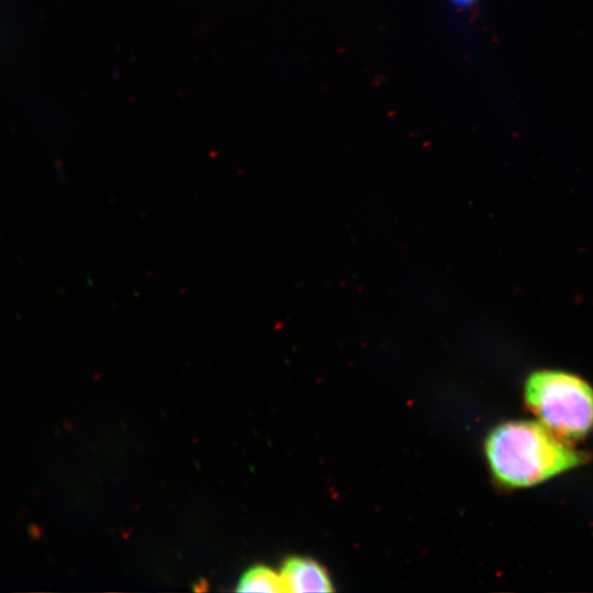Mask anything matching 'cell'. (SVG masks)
<instances>
[{
	"mask_svg": "<svg viewBox=\"0 0 593 593\" xmlns=\"http://www.w3.org/2000/svg\"><path fill=\"white\" fill-rule=\"evenodd\" d=\"M237 592H284L280 574L268 567L257 566L247 570L236 588Z\"/></svg>",
	"mask_w": 593,
	"mask_h": 593,
	"instance_id": "277c9868",
	"label": "cell"
},
{
	"mask_svg": "<svg viewBox=\"0 0 593 593\" xmlns=\"http://www.w3.org/2000/svg\"><path fill=\"white\" fill-rule=\"evenodd\" d=\"M280 577L284 592H331V579L325 569L312 559L293 557L283 562Z\"/></svg>",
	"mask_w": 593,
	"mask_h": 593,
	"instance_id": "3957f363",
	"label": "cell"
},
{
	"mask_svg": "<svg viewBox=\"0 0 593 593\" xmlns=\"http://www.w3.org/2000/svg\"><path fill=\"white\" fill-rule=\"evenodd\" d=\"M525 400L540 423L563 440L580 439L593 427V389L561 370H538L525 384Z\"/></svg>",
	"mask_w": 593,
	"mask_h": 593,
	"instance_id": "7a4b0ae2",
	"label": "cell"
},
{
	"mask_svg": "<svg viewBox=\"0 0 593 593\" xmlns=\"http://www.w3.org/2000/svg\"><path fill=\"white\" fill-rule=\"evenodd\" d=\"M494 478L508 488L538 484L579 466L583 456L544 425L512 421L497 425L485 439Z\"/></svg>",
	"mask_w": 593,
	"mask_h": 593,
	"instance_id": "6da1fadb",
	"label": "cell"
},
{
	"mask_svg": "<svg viewBox=\"0 0 593 593\" xmlns=\"http://www.w3.org/2000/svg\"><path fill=\"white\" fill-rule=\"evenodd\" d=\"M449 2L457 8L465 9L473 5L477 0H449Z\"/></svg>",
	"mask_w": 593,
	"mask_h": 593,
	"instance_id": "5b68a950",
	"label": "cell"
}]
</instances>
